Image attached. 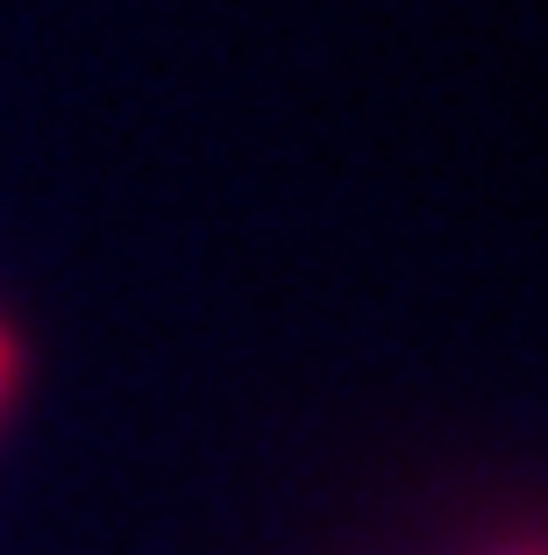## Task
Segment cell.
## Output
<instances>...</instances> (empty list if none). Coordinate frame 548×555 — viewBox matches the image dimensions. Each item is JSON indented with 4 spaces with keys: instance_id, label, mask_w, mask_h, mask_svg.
Segmentation results:
<instances>
[{
    "instance_id": "obj_1",
    "label": "cell",
    "mask_w": 548,
    "mask_h": 555,
    "mask_svg": "<svg viewBox=\"0 0 548 555\" xmlns=\"http://www.w3.org/2000/svg\"><path fill=\"white\" fill-rule=\"evenodd\" d=\"M8 377H15V343L0 335V399H8Z\"/></svg>"
}]
</instances>
